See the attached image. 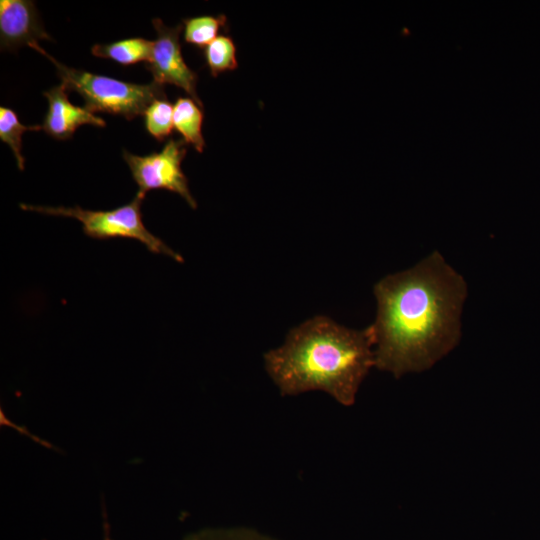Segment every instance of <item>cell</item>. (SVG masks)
<instances>
[{
	"label": "cell",
	"mask_w": 540,
	"mask_h": 540,
	"mask_svg": "<svg viewBox=\"0 0 540 540\" xmlns=\"http://www.w3.org/2000/svg\"><path fill=\"white\" fill-rule=\"evenodd\" d=\"M41 129L42 126L40 125H23L13 110L3 106L0 107V139L10 146L20 170L24 169V157L21 153L22 134L26 131H39Z\"/></svg>",
	"instance_id": "obj_12"
},
{
	"label": "cell",
	"mask_w": 540,
	"mask_h": 540,
	"mask_svg": "<svg viewBox=\"0 0 540 540\" xmlns=\"http://www.w3.org/2000/svg\"><path fill=\"white\" fill-rule=\"evenodd\" d=\"M104 532V540H112L110 537V529L106 518H104Z\"/></svg>",
	"instance_id": "obj_16"
},
{
	"label": "cell",
	"mask_w": 540,
	"mask_h": 540,
	"mask_svg": "<svg viewBox=\"0 0 540 540\" xmlns=\"http://www.w3.org/2000/svg\"><path fill=\"white\" fill-rule=\"evenodd\" d=\"M153 41L143 38H129L109 44H96L91 48L94 56L111 59L122 65H131L149 61Z\"/></svg>",
	"instance_id": "obj_10"
},
{
	"label": "cell",
	"mask_w": 540,
	"mask_h": 540,
	"mask_svg": "<svg viewBox=\"0 0 540 540\" xmlns=\"http://www.w3.org/2000/svg\"><path fill=\"white\" fill-rule=\"evenodd\" d=\"M142 201L143 199L135 196L128 204L106 211L87 210L79 206L51 207L23 203L20 204V208L46 215L75 218L82 223L84 234L90 238L98 240L134 239L144 244L151 253L163 254L177 262H183L180 254L146 228L142 220Z\"/></svg>",
	"instance_id": "obj_4"
},
{
	"label": "cell",
	"mask_w": 540,
	"mask_h": 540,
	"mask_svg": "<svg viewBox=\"0 0 540 540\" xmlns=\"http://www.w3.org/2000/svg\"><path fill=\"white\" fill-rule=\"evenodd\" d=\"M184 540H277L249 528L204 529L185 537Z\"/></svg>",
	"instance_id": "obj_15"
},
{
	"label": "cell",
	"mask_w": 540,
	"mask_h": 540,
	"mask_svg": "<svg viewBox=\"0 0 540 540\" xmlns=\"http://www.w3.org/2000/svg\"><path fill=\"white\" fill-rule=\"evenodd\" d=\"M184 40L200 48H206L219 35L220 30L226 27L227 18L218 16H197L184 19Z\"/></svg>",
	"instance_id": "obj_11"
},
{
	"label": "cell",
	"mask_w": 540,
	"mask_h": 540,
	"mask_svg": "<svg viewBox=\"0 0 540 540\" xmlns=\"http://www.w3.org/2000/svg\"><path fill=\"white\" fill-rule=\"evenodd\" d=\"M203 111L192 98L179 97L174 104V128L187 144H192L198 152H203L205 141L202 135Z\"/></svg>",
	"instance_id": "obj_9"
},
{
	"label": "cell",
	"mask_w": 540,
	"mask_h": 540,
	"mask_svg": "<svg viewBox=\"0 0 540 540\" xmlns=\"http://www.w3.org/2000/svg\"><path fill=\"white\" fill-rule=\"evenodd\" d=\"M67 91L65 85L61 83L43 92L49 107L42 129L48 135L57 140H65L71 138L76 129L82 125L89 124L97 127L106 125L102 118L85 107L73 105L68 99Z\"/></svg>",
	"instance_id": "obj_8"
},
{
	"label": "cell",
	"mask_w": 540,
	"mask_h": 540,
	"mask_svg": "<svg viewBox=\"0 0 540 540\" xmlns=\"http://www.w3.org/2000/svg\"><path fill=\"white\" fill-rule=\"evenodd\" d=\"M374 295L377 313L369 327L377 369L395 378L422 372L459 343L467 284L440 252L382 278Z\"/></svg>",
	"instance_id": "obj_1"
},
{
	"label": "cell",
	"mask_w": 540,
	"mask_h": 540,
	"mask_svg": "<svg viewBox=\"0 0 540 540\" xmlns=\"http://www.w3.org/2000/svg\"><path fill=\"white\" fill-rule=\"evenodd\" d=\"M204 57L213 77L238 67L236 46L229 36L219 35L205 48Z\"/></svg>",
	"instance_id": "obj_13"
},
{
	"label": "cell",
	"mask_w": 540,
	"mask_h": 540,
	"mask_svg": "<svg viewBox=\"0 0 540 540\" xmlns=\"http://www.w3.org/2000/svg\"><path fill=\"white\" fill-rule=\"evenodd\" d=\"M52 40L45 31L35 4L29 0L0 1L1 48L15 50L23 45L38 44V40Z\"/></svg>",
	"instance_id": "obj_7"
},
{
	"label": "cell",
	"mask_w": 540,
	"mask_h": 540,
	"mask_svg": "<svg viewBox=\"0 0 540 540\" xmlns=\"http://www.w3.org/2000/svg\"><path fill=\"white\" fill-rule=\"evenodd\" d=\"M186 145L183 139L170 138L160 152L138 156L123 151V158L138 185L136 196L144 199L151 190H168L179 194L191 208H197L188 180L181 169L187 153Z\"/></svg>",
	"instance_id": "obj_5"
},
{
	"label": "cell",
	"mask_w": 540,
	"mask_h": 540,
	"mask_svg": "<svg viewBox=\"0 0 540 540\" xmlns=\"http://www.w3.org/2000/svg\"><path fill=\"white\" fill-rule=\"evenodd\" d=\"M174 105L167 99L154 100L144 113L146 130L158 141H163L171 134Z\"/></svg>",
	"instance_id": "obj_14"
},
{
	"label": "cell",
	"mask_w": 540,
	"mask_h": 540,
	"mask_svg": "<svg viewBox=\"0 0 540 540\" xmlns=\"http://www.w3.org/2000/svg\"><path fill=\"white\" fill-rule=\"evenodd\" d=\"M156 31V39L146 69L152 74L153 81L158 84H172L183 89L200 107L196 85L197 74L185 63L181 52L180 34L183 26H166L159 18L152 20Z\"/></svg>",
	"instance_id": "obj_6"
},
{
	"label": "cell",
	"mask_w": 540,
	"mask_h": 540,
	"mask_svg": "<svg viewBox=\"0 0 540 540\" xmlns=\"http://www.w3.org/2000/svg\"><path fill=\"white\" fill-rule=\"evenodd\" d=\"M265 368L282 395L321 390L344 406L375 367L370 327L354 330L326 316L291 329L285 342L264 355Z\"/></svg>",
	"instance_id": "obj_2"
},
{
	"label": "cell",
	"mask_w": 540,
	"mask_h": 540,
	"mask_svg": "<svg viewBox=\"0 0 540 540\" xmlns=\"http://www.w3.org/2000/svg\"><path fill=\"white\" fill-rule=\"evenodd\" d=\"M30 47L55 65L62 84L68 91L79 93L85 100V108L92 113L106 112L132 120L136 116L144 115L154 100L167 99L164 85L157 82L135 84L77 70L58 62L38 44Z\"/></svg>",
	"instance_id": "obj_3"
}]
</instances>
